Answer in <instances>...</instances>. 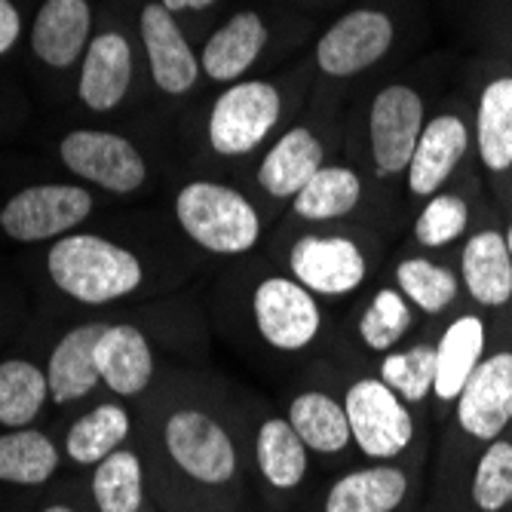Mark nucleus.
<instances>
[{
  "mask_svg": "<svg viewBox=\"0 0 512 512\" xmlns=\"http://www.w3.org/2000/svg\"><path fill=\"white\" fill-rule=\"evenodd\" d=\"M22 34V19H19V10L10 4V0H0V56L10 53L16 40Z\"/></svg>",
  "mask_w": 512,
  "mask_h": 512,
  "instance_id": "obj_37",
  "label": "nucleus"
},
{
  "mask_svg": "<svg viewBox=\"0 0 512 512\" xmlns=\"http://www.w3.org/2000/svg\"><path fill=\"white\" fill-rule=\"evenodd\" d=\"M108 329L105 322H86L71 329L53 350L50 365H46V384H50V399L65 405L77 402L102 384L99 365H96V344L102 332Z\"/></svg>",
  "mask_w": 512,
  "mask_h": 512,
  "instance_id": "obj_15",
  "label": "nucleus"
},
{
  "mask_svg": "<svg viewBox=\"0 0 512 512\" xmlns=\"http://www.w3.org/2000/svg\"><path fill=\"white\" fill-rule=\"evenodd\" d=\"M424 132V102L411 86H387L371 102L368 135L381 175L405 172Z\"/></svg>",
  "mask_w": 512,
  "mask_h": 512,
  "instance_id": "obj_9",
  "label": "nucleus"
},
{
  "mask_svg": "<svg viewBox=\"0 0 512 512\" xmlns=\"http://www.w3.org/2000/svg\"><path fill=\"white\" fill-rule=\"evenodd\" d=\"M46 267L59 292L83 304H108L132 295L142 286V261L129 249L96 237L71 234L56 240L46 255Z\"/></svg>",
  "mask_w": 512,
  "mask_h": 512,
  "instance_id": "obj_1",
  "label": "nucleus"
},
{
  "mask_svg": "<svg viewBox=\"0 0 512 512\" xmlns=\"http://www.w3.org/2000/svg\"><path fill=\"white\" fill-rule=\"evenodd\" d=\"M283 111L276 86L264 80H243L224 89L209 114V145L221 157H243L252 154Z\"/></svg>",
  "mask_w": 512,
  "mask_h": 512,
  "instance_id": "obj_3",
  "label": "nucleus"
},
{
  "mask_svg": "<svg viewBox=\"0 0 512 512\" xmlns=\"http://www.w3.org/2000/svg\"><path fill=\"white\" fill-rule=\"evenodd\" d=\"M264 43H267V25L261 22L258 13L243 10L206 40L200 68L218 83H234L255 65Z\"/></svg>",
  "mask_w": 512,
  "mask_h": 512,
  "instance_id": "obj_19",
  "label": "nucleus"
},
{
  "mask_svg": "<svg viewBox=\"0 0 512 512\" xmlns=\"http://www.w3.org/2000/svg\"><path fill=\"white\" fill-rule=\"evenodd\" d=\"M99 378L117 396H138L154 378V353L135 325H108L96 344Z\"/></svg>",
  "mask_w": 512,
  "mask_h": 512,
  "instance_id": "obj_17",
  "label": "nucleus"
},
{
  "mask_svg": "<svg viewBox=\"0 0 512 512\" xmlns=\"http://www.w3.org/2000/svg\"><path fill=\"white\" fill-rule=\"evenodd\" d=\"M467 221H470L467 203H463L460 197H454V194H436L424 206V212L417 215L414 237L427 249H439V246L454 243L463 230H467Z\"/></svg>",
  "mask_w": 512,
  "mask_h": 512,
  "instance_id": "obj_36",
  "label": "nucleus"
},
{
  "mask_svg": "<svg viewBox=\"0 0 512 512\" xmlns=\"http://www.w3.org/2000/svg\"><path fill=\"white\" fill-rule=\"evenodd\" d=\"M252 316L258 335L283 353L307 350L322 332V310L316 295L295 276H267L252 295Z\"/></svg>",
  "mask_w": 512,
  "mask_h": 512,
  "instance_id": "obj_5",
  "label": "nucleus"
},
{
  "mask_svg": "<svg viewBox=\"0 0 512 512\" xmlns=\"http://www.w3.org/2000/svg\"><path fill=\"white\" fill-rule=\"evenodd\" d=\"M59 470V448L37 430H13L0 436V482L43 485Z\"/></svg>",
  "mask_w": 512,
  "mask_h": 512,
  "instance_id": "obj_30",
  "label": "nucleus"
},
{
  "mask_svg": "<svg viewBox=\"0 0 512 512\" xmlns=\"http://www.w3.org/2000/svg\"><path fill=\"white\" fill-rule=\"evenodd\" d=\"M470 132L460 117L442 114L430 120L417 138L414 157L408 163V188L417 197H436L442 184L451 178L457 163L467 154Z\"/></svg>",
  "mask_w": 512,
  "mask_h": 512,
  "instance_id": "obj_14",
  "label": "nucleus"
},
{
  "mask_svg": "<svg viewBox=\"0 0 512 512\" xmlns=\"http://www.w3.org/2000/svg\"><path fill=\"white\" fill-rule=\"evenodd\" d=\"M353 442L362 454L390 460L402 454L414 439V421L408 405L381 378H362L344 396Z\"/></svg>",
  "mask_w": 512,
  "mask_h": 512,
  "instance_id": "obj_4",
  "label": "nucleus"
},
{
  "mask_svg": "<svg viewBox=\"0 0 512 512\" xmlns=\"http://www.w3.org/2000/svg\"><path fill=\"white\" fill-rule=\"evenodd\" d=\"M163 442L169 457L178 463V470L203 485H224L237 473L234 439L203 411L181 408L169 414L163 427Z\"/></svg>",
  "mask_w": 512,
  "mask_h": 512,
  "instance_id": "obj_7",
  "label": "nucleus"
},
{
  "mask_svg": "<svg viewBox=\"0 0 512 512\" xmlns=\"http://www.w3.org/2000/svg\"><path fill=\"white\" fill-rule=\"evenodd\" d=\"M463 283L467 292L485 307H503L512 298V258L506 234L479 230L463 246Z\"/></svg>",
  "mask_w": 512,
  "mask_h": 512,
  "instance_id": "obj_21",
  "label": "nucleus"
},
{
  "mask_svg": "<svg viewBox=\"0 0 512 512\" xmlns=\"http://www.w3.org/2000/svg\"><path fill=\"white\" fill-rule=\"evenodd\" d=\"M129 436V414L123 405H99L86 411L65 436V451L74 463L96 467L108 454H114Z\"/></svg>",
  "mask_w": 512,
  "mask_h": 512,
  "instance_id": "obj_28",
  "label": "nucleus"
},
{
  "mask_svg": "<svg viewBox=\"0 0 512 512\" xmlns=\"http://www.w3.org/2000/svg\"><path fill=\"white\" fill-rule=\"evenodd\" d=\"M132 80V50L126 37L108 31L86 46L80 68V99L92 111H111L126 99Z\"/></svg>",
  "mask_w": 512,
  "mask_h": 512,
  "instance_id": "obj_18",
  "label": "nucleus"
},
{
  "mask_svg": "<svg viewBox=\"0 0 512 512\" xmlns=\"http://www.w3.org/2000/svg\"><path fill=\"white\" fill-rule=\"evenodd\" d=\"M160 4L169 13H181V10H206V7L215 4V0H160Z\"/></svg>",
  "mask_w": 512,
  "mask_h": 512,
  "instance_id": "obj_38",
  "label": "nucleus"
},
{
  "mask_svg": "<svg viewBox=\"0 0 512 512\" xmlns=\"http://www.w3.org/2000/svg\"><path fill=\"white\" fill-rule=\"evenodd\" d=\"M43 512H74L71 506H62V503H56V506H46Z\"/></svg>",
  "mask_w": 512,
  "mask_h": 512,
  "instance_id": "obj_39",
  "label": "nucleus"
},
{
  "mask_svg": "<svg viewBox=\"0 0 512 512\" xmlns=\"http://www.w3.org/2000/svg\"><path fill=\"white\" fill-rule=\"evenodd\" d=\"M408 494V479L396 467H365L341 476L325 494L322 512H393Z\"/></svg>",
  "mask_w": 512,
  "mask_h": 512,
  "instance_id": "obj_23",
  "label": "nucleus"
},
{
  "mask_svg": "<svg viewBox=\"0 0 512 512\" xmlns=\"http://www.w3.org/2000/svg\"><path fill=\"white\" fill-rule=\"evenodd\" d=\"M62 163L111 194H132L145 184L148 169L145 160L117 132L102 129H77L62 138Z\"/></svg>",
  "mask_w": 512,
  "mask_h": 512,
  "instance_id": "obj_8",
  "label": "nucleus"
},
{
  "mask_svg": "<svg viewBox=\"0 0 512 512\" xmlns=\"http://www.w3.org/2000/svg\"><path fill=\"white\" fill-rule=\"evenodd\" d=\"M89 28L92 13L86 0H46L31 28V46L40 62L68 68L86 53Z\"/></svg>",
  "mask_w": 512,
  "mask_h": 512,
  "instance_id": "obj_16",
  "label": "nucleus"
},
{
  "mask_svg": "<svg viewBox=\"0 0 512 512\" xmlns=\"http://www.w3.org/2000/svg\"><path fill=\"white\" fill-rule=\"evenodd\" d=\"M175 218L184 234L212 255H243L261 240L258 209L227 184H184L175 200Z\"/></svg>",
  "mask_w": 512,
  "mask_h": 512,
  "instance_id": "obj_2",
  "label": "nucleus"
},
{
  "mask_svg": "<svg viewBox=\"0 0 512 512\" xmlns=\"http://www.w3.org/2000/svg\"><path fill=\"white\" fill-rule=\"evenodd\" d=\"M289 270L313 295L338 298L365 283V255L347 237H301L289 252Z\"/></svg>",
  "mask_w": 512,
  "mask_h": 512,
  "instance_id": "obj_11",
  "label": "nucleus"
},
{
  "mask_svg": "<svg viewBox=\"0 0 512 512\" xmlns=\"http://www.w3.org/2000/svg\"><path fill=\"white\" fill-rule=\"evenodd\" d=\"M50 396L46 371L28 359L0 362V424L10 430H25Z\"/></svg>",
  "mask_w": 512,
  "mask_h": 512,
  "instance_id": "obj_29",
  "label": "nucleus"
},
{
  "mask_svg": "<svg viewBox=\"0 0 512 512\" xmlns=\"http://www.w3.org/2000/svg\"><path fill=\"white\" fill-rule=\"evenodd\" d=\"M512 421V353H494L479 362L457 396V424L463 433L494 442Z\"/></svg>",
  "mask_w": 512,
  "mask_h": 512,
  "instance_id": "obj_12",
  "label": "nucleus"
},
{
  "mask_svg": "<svg viewBox=\"0 0 512 512\" xmlns=\"http://www.w3.org/2000/svg\"><path fill=\"white\" fill-rule=\"evenodd\" d=\"M307 445L289 424V417H267L258 427L255 439V460L264 482L276 491H292L307 476Z\"/></svg>",
  "mask_w": 512,
  "mask_h": 512,
  "instance_id": "obj_25",
  "label": "nucleus"
},
{
  "mask_svg": "<svg viewBox=\"0 0 512 512\" xmlns=\"http://www.w3.org/2000/svg\"><path fill=\"white\" fill-rule=\"evenodd\" d=\"M92 212L89 191L77 184H31L0 209V227L16 243L56 240Z\"/></svg>",
  "mask_w": 512,
  "mask_h": 512,
  "instance_id": "obj_6",
  "label": "nucleus"
},
{
  "mask_svg": "<svg viewBox=\"0 0 512 512\" xmlns=\"http://www.w3.org/2000/svg\"><path fill=\"white\" fill-rule=\"evenodd\" d=\"M286 417L301 436V442L316 454H341L353 442L344 405L322 390L298 393Z\"/></svg>",
  "mask_w": 512,
  "mask_h": 512,
  "instance_id": "obj_24",
  "label": "nucleus"
},
{
  "mask_svg": "<svg viewBox=\"0 0 512 512\" xmlns=\"http://www.w3.org/2000/svg\"><path fill=\"white\" fill-rule=\"evenodd\" d=\"M479 157L491 172L512 166V77H500L485 86L476 114Z\"/></svg>",
  "mask_w": 512,
  "mask_h": 512,
  "instance_id": "obj_26",
  "label": "nucleus"
},
{
  "mask_svg": "<svg viewBox=\"0 0 512 512\" xmlns=\"http://www.w3.org/2000/svg\"><path fill=\"white\" fill-rule=\"evenodd\" d=\"M506 246H509V258H512V224H509V230H506Z\"/></svg>",
  "mask_w": 512,
  "mask_h": 512,
  "instance_id": "obj_40",
  "label": "nucleus"
},
{
  "mask_svg": "<svg viewBox=\"0 0 512 512\" xmlns=\"http://www.w3.org/2000/svg\"><path fill=\"white\" fill-rule=\"evenodd\" d=\"M92 497H96L99 512H138L142 509L145 494H142V463H138V454L117 448L102 463H96Z\"/></svg>",
  "mask_w": 512,
  "mask_h": 512,
  "instance_id": "obj_31",
  "label": "nucleus"
},
{
  "mask_svg": "<svg viewBox=\"0 0 512 512\" xmlns=\"http://www.w3.org/2000/svg\"><path fill=\"white\" fill-rule=\"evenodd\" d=\"M142 37H145V50L151 59V74L154 83L169 92V96H184L200 74V59L184 40L175 16L160 4H145L142 10Z\"/></svg>",
  "mask_w": 512,
  "mask_h": 512,
  "instance_id": "obj_13",
  "label": "nucleus"
},
{
  "mask_svg": "<svg viewBox=\"0 0 512 512\" xmlns=\"http://www.w3.org/2000/svg\"><path fill=\"white\" fill-rule=\"evenodd\" d=\"M399 292L424 313H442L457 298V276L427 258H405L396 267Z\"/></svg>",
  "mask_w": 512,
  "mask_h": 512,
  "instance_id": "obj_32",
  "label": "nucleus"
},
{
  "mask_svg": "<svg viewBox=\"0 0 512 512\" xmlns=\"http://www.w3.org/2000/svg\"><path fill=\"white\" fill-rule=\"evenodd\" d=\"M322 169V145L307 126L289 129L258 166V184L276 200L295 197Z\"/></svg>",
  "mask_w": 512,
  "mask_h": 512,
  "instance_id": "obj_20",
  "label": "nucleus"
},
{
  "mask_svg": "<svg viewBox=\"0 0 512 512\" xmlns=\"http://www.w3.org/2000/svg\"><path fill=\"white\" fill-rule=\"evenodd\" d=\"M381 381L399 393L402 402H424L436 384V347L417 344L399 353H390L381 362Z\"/></svg>",
  "mask_w": 512,
  "mask_h": 512,
  "instance_id": "obj_34",
  "label": "nucleus"
},
{
  "mask_svg": "<svg viewBox=\"0 0 512 512\" xmlns=\"http://www.w3.org/2000/svg\"><path fill=\"white\" fill-rule=\"evenodd\" d=\"M393 43V22L378 10L341 16L316 43V62L329 77H353L375 65Z\"/></svg>",
  "mask_w": 512,
  "mask_h": 512,
  "instance_id": "obj_10",
  "label": "nucleus"
},
{
  "mask_svg": "<svg viewBox=\"0 0 512 512\" xmlns=\"http://www.w3.org/2000/svg\"><path fill=\"white\" fill-rule=\"evenodd\" d=\"M411 322L414 316H411L408 298L396 289H381L371 298L365 316L359 319V338L375 353H390L405 338Z\"/></svg>",
  "mask_w": 512,
  "mask_h": 512,
  "instance_id": "obj_33",
  "label": "nucleus"
},
{
  "mask_svg": "<svg viewBox=\"0 0 512 512\" xmlns=\"http://www.w3.org/2000/svg\"><path fill=\"white\" fill-rule=\"evenodd\" d=\"M482 353H485V322L479 316L454 319L436 347L433 393L442 402H457L460 390L467 387L470 375L479 368Z\"/></svg>",
  "mask_w": 512,
  "mask_h": 512,
  "instance_id": "obj_22",
  "label": "nucleus"
},
{
  "mask_svg": "<svg viewBox=\"0 0 512 512\" xmlns=\"http://www.w3.org/2000/svg\"><path fill=\"white\" fill-rule=\"evenodd\" d=\"M362 181L347 166H322L295 194V212L304 221H335L356 209Z\"/></svg>",
  "mask_w": 512,
  "mask_h": 512,
  "instance_id": "obj_27",
  "label": "nucleus"
},
{
  "mask_svg": "<svg viewBox=\"0 0 512 512\" xmlns=\"http://www.w3.org/2000/svg\"><path fill=\"white\" fill-rule=\"evenodd\" d=\"M473 503L482 512H500L512 503V442L494 439L476 463Z\"/></svg>",
  "mask_w": 512,
  "mask_h": 512,
  "instance_id": "obj_35",
  "label": "nucleus"
}]
</instances>
